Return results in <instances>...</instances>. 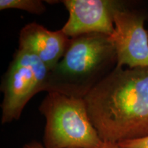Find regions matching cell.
Instances as JSON below:
<instances>
[{
	"label": "cell",
	"instance_id": "obj_1",
	"mask_svg": "<svg viewBox=\"0 0 148 148\" xmlns=\"http://www.w3.org/2000/svg\"><path fill=\"white\" fill-rule=\"evenodd\" d=\"M103 142L148 136V67H116L84 97Z\"/></svg>",
	"mask_w": 148,
	"mask_h": 148
},
{
	"label": "cell",
	"instance_id": "obj_2",
	"mask_svg": "<svg viewBox=\"0 0 148 148\" xmlns=\"http://www.w3.org/2000/svg\"><path fill=\"white\" fill-rule=\"evenodd\" d=\"M116 66L110 36L88 34L70 38L64 56L49 72L45 91L84 98Z\"/></svg>",
	"mask_w": 148,
	"mask_h": 148
},
{
	"label": "cell",
	"instance_id": "obj_3",
	"mask_svg": "<svg viewBox=\"0 0 148 148\" xmlns=\"http://www.w3.org/2000/svg\"><path fill=\"white\" fill-rule=\"evenodd\" d=\"M45 118V148H97L102 140L92 124L84 98L49 92L39 106Z\"/></svg>",
	"mask_w": 148,
	"mask_h": 148
},
{
	"label": "cell",
	"instance_id": "obj_4",
	"mask_svg": "<svg viewBox=\"0 0 148 148\" xmlns=\"http://www.w3.org/2000/svg\"><path fill=\"white\" fill-rule=\"evenodd\" d=\"M49 72L32 51L18 46L2 77L0 86L3 93L2 124L19 119L29 101L38 92L45 91Z\"/></svg>",
	"mask_w": 148,
	"mask_h": 148
},
{
	"label": "cell",
	"instance_id": "obj_5",
	"mask_svg": "<svg viewBox=\"0 0 148 148\" xmlns=\"http://www.w3.org/2000/svg\"><path fill=\"white\" fill-rule=\"evenodd\" d=\"M130 4L114 15V31L110 38L116 51V66L148 67V32L144 27L148 12Z\"/></svg>",
	"mask_w": 148,
	"mask_h": 148
},
{
	"label": "cell",
	"instance_id": "obj_6",
	"mask_svg": "<svg viewBox=\"0 0 148 148\" xmlns=\"http://www.w3.org/2000/svg\"><path fill=\"white\" fill-rule=\"evenodd\" d=\"M69 12L61 29L69 38L88 34L110 36L114 31V15L129 2L119 0H63Z\"/></svg>",
	"mask_w": 148,
	"mask_h": 148
},
{
	"label": "cell",
	"instance_id": "obj_7",
	"mask_svg": "<svg viewBox=\"0 0 148 148\" xmlns=\"http://www.w3.org/2000/svg\"><path fill=\"white\" fill-rule=\"evenodd\" d=\"M69 40V37L62 29L49 30L33 22L22 27L18 36V46L32 51L51 71L64 56Z\"/></svg>",
	"mask_w": 148,
	"mask_h": 148
},
{
	"label": "cell",
	"instance_id": "obj_8",
	"mask_svg": "<svg viewBox=\"0 0 148 148\" xmlns=\"http://www.w3.org/2000/svg\"><path fill=\"white\" fill-rule=\"evenodd\" d=\"M8 9L25 11L37 15L43 14L47 10L43 1L40 0H1L0 10Z\"/></svg>",
	"mask_w": 148,
	"mask_h": 148
},
{
	"label": "cell",
	"instance_id": "obj_9",
	"mask_svg": "<svg viewBox=\"0 0 148 148\" xmlns=\"http://www.w3.org/2000/svg\"><path fill=\"white\" fill-rule=\"evenodd\" d=\"M116 144L119 148H148V136L136 139L124 140Z\"/></svg>",
	"mask_w": 148,
	"mask_h": 148
},
{
	"label": "cell",
	"instance_id": "obj_10",
	"mask_svg": "<svg viewBox=\"0 0 148 148\" xmlns=\"http://www.w3.org/2000/svg\"><path fill=\"white\" fill-rule=\"evenodd\" d=\"M22 148H45V146L42 144H40L36 140H32V141L29 142L25 144Z\"/></svg>",
	"mask_w": 148,
	"mask_h": 148
},
{
	"label": "cell",
	"instance_id": "obj_11",
	"mask_svg": "<svg viewBox=\"0 0 148 148\" xmlns=\"http://www.w3.org/2000/svg\"><path fill=\"white\" fill-rule=\"evenodd\" d=\"M97 148H119L117 144L110 142H102Z\"/></svg>",
	"mask_w": 148,
	"mask_h": 148
}]
</instances>
